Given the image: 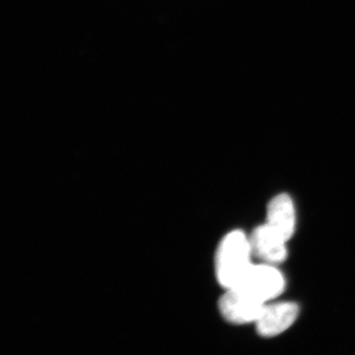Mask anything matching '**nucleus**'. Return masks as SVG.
Wrapping results in <instances>:
<instances>
[{
  "instance_id": "1",
  "label": "nucleus",
  "mask_w": 355,
  "mask_h": 355,
  "mask_svg": "<svg viewBox=\"0 0 355 355\" xmlns=\"http://www.w3.org/2000/svg\"><path fill=\"white\" fill-rule=\"evenodd\" d=\"M252 248L249 238L242 231L228 233L216 251V273L219 284L233 288L241 282L251 266Z\"/></svg>"
},
{
  "instance_id": "2",
  "label": "nucleus",
  "mask_w": 355,
  "mask_h": 355,
  "mask_svg": "<svg viewBox=\"0 0 355 355\" xmlns=\"http://www.w3.org/2000/svg\"><path fill=\"white\" fill-rule=\"evenodd\" d=\"M286 287V280L279 270L270 263L253 265L245 273L241 282L233 288L243 291L261 302L277 297Z\"/></svg>"
},
{
  "instance_id": "3",
  "label": "nucleus",
  "mask_w": 355,
  "mask_h": 355,
  "mask_svg": "<svg viewBox=\"0 0 355 355\" xmlns=\"http://www.w3.org/2000/svg\"><path fill=\"white\" fill-rule=\"evenodd\" d=\"M266 305L239 288L226 289L219 300L222 316L233 324L256 323Z\"/></svg>"
},
{
  "instance_id": "4",
  "label": "nucleus",
  "mask_w": 355,
  "mask_h": 355,
  "mask_svg": "<svg viewBox=\"0 0 355 355\" xmlns=\"http://www.w3.org/2000/svg\"><path fill=\"white\" fill-rule=\"evenodd\" d=\"M299 307L293 302H279L266 305L256 322L257 330L261 336L272 338L284 333L297 319Z\"/></svg>"
},
{
  "instance_id": "5",
  "label": "nucleus",
  "mask_w": 355,
  "mask_h": 355,
  "mask_svg": "<svg viewBox=\"0 0 355 355\" xmlns=\"http://www.w3.org/2000/svg\"><path fill=\"white\" fill-rule=\"evenodd\" d=\"M249 239L252 253L266 263L275 265L286 261L287 241L266 224L254 229Z\"/></svg>"
},
{
  "instance_id": "6",
  "label": "nucleus",
  "mask_w": 355,
  "mask_h": 355,
  "mask_svg": "<svg viewBox=\"0 0 355 355\" xmlns=\"http://www.w3.org/2000/svg\"><path fill=\"white\" fill-rule=\"evenodd\" d=\"M266 224L286 241L291 239L295 231L296 212L294 203L289 196L282 193L270 200Z\"/></svg>"
}]
</instances>
